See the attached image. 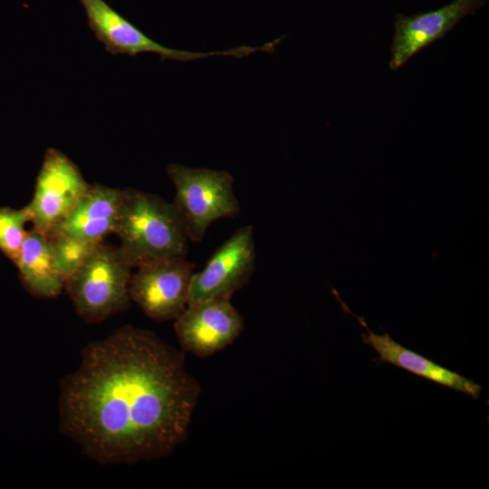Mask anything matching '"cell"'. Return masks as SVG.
Instances as JSON below:
<instances>
[{"label": "cell", "mask_w": 489, "mask_h": 489, "mask_svg": "<svg viewBox=\"0 0 489 489\" xmlns=\"http://www.w3.org/2000/svg\"><path fill=\"white\" fill-rule=\"evenodd\" d=\"M355 317L368 332L361 335L363 342L371 346L379 354V358L373 360L374 361L390 363L439 385L466 394L475 399L479 398L482 390L479 384L408 350L395 341L386 332L374 333L368 328L363 318Z\"/></svg>", "instance_id": "7c38bea8"}, {"label": "cell", "mask_w": 489, "mask_h": 489, "mask_svg": "<svg viewBox=\"0 0 489 489\" xmlns=\"http://www.w3.org/2000/svg\"><path fill=\"white\" fill-rule=\"evenodd\" d=\"M254 227L242 226L211 255L204 268L191 278L187 304L214 299H230L254 271Z\"/></svg>", "instance_id": "ba28073f"}, {"label": "cell", "mask_w": 489, "mask_h": 489, "mask_svg": "<svg viewBox=\"0 0 489 489\" xmlns=\"http://www.w3.org/2000/svg\"><path fill=\"white\" fill-rule=\"evenodd\" d=\"M136 268L129 281L130 300L154 321L175 320L187 305L195 265L186 257H171Z\"/></svg>", "instance_id": "8992f818"}, {"label": "cell", "mask_w": 489, "mask_h": 489, "mask_svg": "<svg viewBox=\"0 0 489 489\" xmlns=\"http://www.w3.org/2000/svg\"><path fill=\"white\" fill-rule=\"evenodd\" d=\"M24 289L38 298H54L65 288L47 235L33 228L27 231L14 262Z\"/></svg>", "instance_id": "4fadbf2b"}, {"label": "cell", "mask_w": 489, "mask_h": 489, "mask_svg": "<svg viewBox=\"0 0 489 489\" xmlns=\"http://www.w3.org/2000/svg\"><path fill=\"white\" fill-rule=\"evenodd\" d=\"M201 386L179 350L123 325L82 350L59 384V430L102 464L170 455L187 439Z\"/></svg>", "instance_id": "6da1fadb"}, {"label": "cell", "mask_w": 489, "mask_h": 489, "mask_svg": "<svg viewBox=\"0 0 489 489\" xmlns=\"http://www.w3.org/2000/svg\"><path fill=\"white\" fill-rule=\"evenodd\" d=\"M89 187L76 164L59 149H48L33 199L26 206L33 228L49 235L70 214Z\"/></svg>", "instance_id": "52a82bcc"}, {"label": "cell", "mask_w": 489, "mask_h": 489, "mask_svg": "<svg viewBox=\"0 0 489 489\" xmlns=\"http://www.w3.org/2000/svg\"><path fill=\"white\" fill-rule=\"evenodd\" d=\"M32 221L28 208L0 207V252L14 263L16 261Z\"/></svg>", "instance_id": "9a60e30c"}, {"label": "cell", "mask_w": 489, "mask_h": 489, "mask_svg": "<svg viewBox=\"0 0 489 489\" xmlns=\"http://www.w3.org/2000/svg\"><path fill=\"white\" fill-rule=\"evenodd\" d=\"M87 15L90 28L96 38L111 54L136 56L141 53H154L160 60L191 62L216 55L244 57L257 52H268L269 45L240 46L225 51L198 53L164 46L148 37L103 0H80Z\"/></svg>", "instance_id": "5b68a950"}, {"label": "cell", "mask_w": 489, "mask_h": 489, "mask_svg": "<svg viewBox=\"0 0 489 489\" xmlns=\"http://www.w3.org/2000/svg\"><path fill=\"white\" fill-rule=\"evenodd\" d=\"M47 235L51 241L57 267L65 281L82 266L99 244L58 232Z\"/></svg>", "instance_id": "5bb4252c"}, {"label": "cell", "mask_w": 489, "mask_h": 489, "mask_svg": "<svg viewBox=\"0 0 489 489\" xmlns=\"http://www.w3.org/2000/svg\"><path fill=\"white\" fill-rule=\"evenodd\" d=\"M114 234L133 267L171 257H186L190 241L171 202L136 189H125Z\"/></svg>", "instance_id": "7a4b0ae2"}, {"label": "cell", "mask_w": 489, "mask_h": 489, "mask_svg": "<svg viewBox=\"0 0 489 489\" xmlns=\"http://www.w3.org/2000/svg\"><path fill=\"white\" fill-rule=\"evenodd\" d=\"M125 190L90 185L73 209L53 232L100 243L114 233ZM50 233V234H51Z\"/></svg>", "instance_id": "8fae6325"}, {"label": "cell", "mask_w": 489, "mask_h": 489, "mask_svg": "<svg viewBox=\"0 0 489 489\" xmlns=\"http://www.w3.org/2000/svg\"><path fill=\"white\" fill-rule=\"evenodd\" d=\"M484 3L485 0H454L434 11L412 16L397 14L389 68L393 71L400 69L418 52L443 38L460 20Z\"/></svg>", "instance_id": "30bf717a"}, {"label": "cell", "mask_w": 489, "mask_h": 489, "mask_svg": "<svg viewBox=\"0 0 489 489\" xmlns=\"http://www.w3.org/2000/svg\"><path fill=\"white\" fill-rule=\"evenodd\" d=\"M132 268L119 247L99 243L65 283L76 313L99 323L126 310Z\"/></svg>", "instance_id": "3957f363"}, {"label": "cell", "mask_w": 489, "mask_h": 489, "mask_svg": "<svg viewBox=\"0 0 489 489\" xmlns=\"http://www.w3.org/2000/svg\"><path fill=\"white\" fill-rule=\"evenodd\" d=\"M176 194L171 202L181 217L188 238L201 242L209 225L235 216L240 211L233 176L225 170L188 168L171 163L166 168Z\"/></svg>", "instance_id": "277c9868"}, {"label": "cell", "mask_w": 489, "mask_h": 489, "mask_svg": "<svg viewBox=\"0 0 489 489\" xmlns=\"http://www.w3.org/2000/svg\"><path fill=\"white\" fill-rule=\"evenodd\" d=\"M244 319L230 299L187 304L175 319L181 348L198 357L215 354L232 344L244 331Z\"/></svg>", "instance_id": "9c48e42d"}]
</instances>
